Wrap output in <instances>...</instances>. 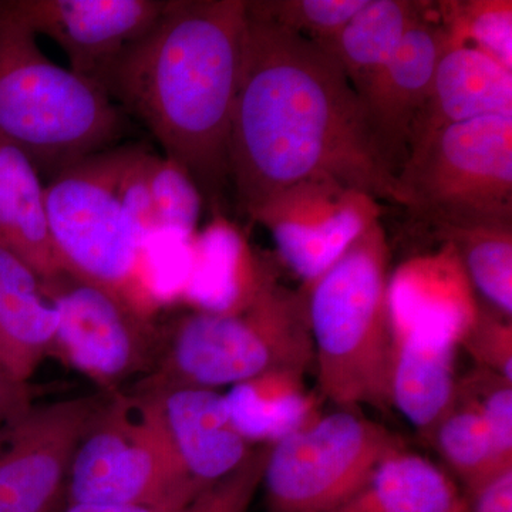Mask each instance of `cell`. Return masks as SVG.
Masks as SVG:
<instances>
[{
  "mask_svg": "<svg viewBox=\"0 0 512 512\" xmlns=\"http://www.w3.org/2000/svg\"><path fill=\"white\" fill-rule=\"evenodd\" d=\"M460 346L477 366L491 370L512 383V325L504 315L478 306L476 319L461 339Z\"/></svg>",
  "mask_w": 512,
  "mask_h": 512,
  "instance_id": "d6a6232c",
  "label": "cell"
},
{
  "mask_svg": "<svg viewBox=\"0 0 512 512\" xmlns=\"http://www.w3.org/2000/svg\"><path fill=\"white\" fill-rule=\"evenodd\" d=\"M456 392L474 403L490 430L498 457L512 466V383L476 366L457 380Z\"/></svg>",
  "mask_w": 512,
  "mask_h": 512,
  "instance_id": "4dcf8cb0",
  "label": "cell"
},
{
  "mask_svg": "<svg viewBox=\"0 0 512 512\" xmlns=\"http://www.w3.org/2000/svg\"><path fill=\"white\" fill-rule=\"evenodd\" d=\"M229 171L238 210L249 218L286 188L320 178L400 204L399 184L340 64L248 6Z\"/></svg>",
  "mask_w": 512,
  "mask_h": 512,
  "instance_id": "6da1fadb",
  "label": "cell"
},
{
  "mask_svg": "<svg viewBox=\"0 0 512 512\" xmlns=\"http://www.w3.org/2000/svg\"><path fill=\"white\" fill-rule=\"evenodd\" d=\"M195 234L158 227L141 241L131 289V305L138 313L153 319L158 309L183 301Z\"/></svg>",
  "mask_w": 512,
  "mask_h": 512,
  "instance_id": "d4e9b609",
  "label": "cell"
},
{
  "mask_svg": "<svg viewBox=\"0 0 512 512\" xmlns=\"http://www.w3.org/2000/svg\"><path fill=\"white\" fill-rule=\"evenodd\" d=\"M183 510V508H181ZM168 508L148 507V505L126 504H67L62 511L56 512H178Z\"/></svg>",
  "mask_w": 512,
  "mask_h": 512,
  "instance_id": "8d00e7d4",
  "label": "cell"
},
{
  "mask_svg": "<svg viewBox=\"0 0 512 512\" xmlns=\"http://www.w3.org/2000/svg\"><path fill=\"white\" fill-rule=\"evenodd\" d=\"M400 205L434 231L512 224V116L464 121L410 148Z\"/></svg>",
  "mask_w": 512,
  "mask_h": 512,
  "instance_id": "8992f818",
  "label": "cell"
},
{
  "mask_svg": "<svg viewBox=\"0 0 512 512\" xmlns=\"http://www.w3.org/2000/svg\"><path fill=\"white\" fill-rule=\"evenodd\" d=\"M434 16L436 6L427 3L359 96L377 151L396 180L409 156L414 120L426 101L437 62L450 43L439 8Z\"/></svg>",
  "mask_w": 512,
  "mask_h": 512,
  "instance_id": "5bb4252c",
  "label": "cell"
},
{
  "mask_svg": "<svg viewBox=\"0 0 512 512\" xmlns=\"http://www.w3.org/2000/svg\"><path fill=\"white\" fill-rule=\"evenodd\" d=\"M326 512H467V501L441 468L403 448L353 497Z\"/></svg>",
  "mask_w": 512,
  "mask_h": 512,
  "instance_id": "7402d4cb",
  "label": "cell"
},
{
  "mask_svg": "<svg viewBox=\"0 0 512 512\" xmlns=\"http://www.w3.org/2000/svg\"><path fill=\"white\" fill-rule=\"evenodd\" d=\"M467 512H512V467L464 494Z\"/></svg>",
  "mask_w": 512,
  "mask_h": 512,
  "instance_id": "e575fe53",
  "label": "cell"
},
{
  "mask_svg": "<svg viewBox=\"0 0 512 512\" xmlns=\"http://www.w3.org/2000/svg\"><path fill=\"white\" fill-rule=\"evenodd\" d=\"M127 147L107 148L63 168L45 187L47 220L64 274L131 305L143 239L121 207L117 183Z\"/></svg>",
  "mask_w": 512,
  "mask_h": 512,
  "instance_id": "ba28073f",
  "label": "cell"
},
{
  "mask_svg": "<svg viewBox=\"0 0 512 512\" xmlns=\"http://www.w3.org/2000/svg\"><path fill=\"white\" fill-rule=\"evenodd\" d=\"M32 407L28 384L0 367V429Z\"/></svg>",
  "mask_w": 512,
  "mask_h": 512,
  "instance_id": "d590c367",
  "label": "cell"
},
{
  "mask_svg": "<svg viewBox=\"0 0 512 512\" xmlns=\"http://www.w3.org/2000/svg\"><path fill=\"white\" fill-rule=\"evenodd\" d=\"M150 157L143 148L127 147L117 183L121 207L141 239L158 228L148 181Z\"/></svg>",
  "mask_w": 512,
  "mask_h": 512,
  "instance_id": "836d02e7",
  "label": "cell"
},
{
  "mask_svg": "<svg viewBox=\"0 0 512 512\" xmlns=\"http://www.w3.org/2000/svg\"><path fill=\"white\" fill-rule=\"evenodd\" d=\"M6 6L63 50L69 70L103 90L114 64L157 22L167 0H6Z\"/></svg>",
  "mask_w": 512,
  "mask_h": 512,
  "instance_id": "4fadbf2b",
  "label": "cell"
},
{
  "mask_svg": "<svg viewBox=\"0 0 512 512\" xmlns=\"http://www.w3.org/2000/svg\"><path fill=\"white\" fill-rule=\"evenodd\" d=\"M426 5L412 0H367L335 36L316 43L340 64L359 97Z\"/></svg>",
  "mask_w": 512,
  "mask_h": 512,
  "instance_id": "cb8c5ba5",
  "label": "cell"
},
{
  "mask_svg": "<svg viewBox=\"0 0 512 512\" xmlns=\"http://www.w3.org/2000/svg\"><path fill=\"white\" fill-rule=\"evenodd\" d=\"M389 245L379 221L309 286L308 316L322 397L340 409L389 410L394 330Z\"/></svg>",
  "mask_w": 512,
  "mask_h": 512,
  "instance_id": "3957f363",
  "label": "cell"
},
{
  "mask_svg": "<svg viewBox=\"0 0 512 512\" xmlns=\"http://www.w3.org/2000/svg\"><path fill=\"white\" fill-rule=\"evenodd\" d=\"M43 285L56 306L55 345L103 392L116 393L128 377L153 370L164 342L153 320L107 289L67 274Z\"/></svg>",
  "mask_w": 512,
  "mask_h": 512,
  "instance_id": "30bf717a",
  "label": "cell"
},
{
  "mask_svg": "<svg viewBox=\"0 0 512 512\" xmlns=\"http://www.w3.org/2000/svg\"><path fill=\"white\" fill-rule=\"evenodd\" d=\"M111 394L32 406L0 429V512H56L77 444Z\"/></svg>",
  "mask_w": 512,
  "mask_h": 512,
  "instance_id": "8fae6325",
  "label": "cell"
},
{
  "mask_svg": "<svg viewBox=\"0 0 512 512\" xmlns=\"http://www.w3.org/2000/svg\"><path fill=\"white\" fill-rule=\"evenodd\" d=\"M36 37L0 2V140L52 178L107 150L123 116L100 87L52 62Z\"/></svg>",
  "mask_w": 512,
  "mask_h": 512,
  "instance_id": "277c9868",
  "label": "cell"
},
{
  "mask_svg": "<svg viewBox=\"0 0 512 512\" xmlns=\"http://www.w3.org/2000/svg\"><path fill=\"white\" fill-rule=\"evenodd\" d=\"M272 278L242 232L224 215H214L195 234L194 261L183 301L198 312H241Z\"/></svg>",
  "mask_w": 512,
  "mask_h": 512,
  "instance_id": "d6986e66",
  "label": "cell"
},
{
  "mask_svg": "<svg viewBox=\"0 0 512 512\" xmlns=\"http://www.w3.org/2000/svg\"><path fill=\"white\" fill-rule=\"evenodd\" d=\"M303 377L296 370H274L225 394L231 419L249 444H274L318 419V397Z\"/></svg>",
  "mask_w": 512,
  "mask_h": 512,
  "instance_id": "603a6c76",
  "label": "cell"
},
{
  "mask_svg": "<svg viewBox=\"0 0 512 512\" xmlns=\"http://www.w3.org/2000/svg\"><path fill=\"white\" fill-rule=\"evenodd\" d=\"M458 343L427 328L394 332L390 403L426 439L456 399Z\"/></svg>",
  "mask_w": 512,
  "mask_h": 512,
  "instance_id": "ac0fdd59",
  "label": "cell"
},
{
  "mask_svg": "<svg viewBox=\"0 0 512 512\" xmlns=\"http://www.w3.org/2000/svg\"><path fill=\"white\" fill-rule=\"evenodd\" d=\"M490 116H512V70L476 47L448 43L410 134V148L434 131Z\"/></svg>",
  "mask_w": 512,
  "mask_h": 512,
  "instance_id": "2e32d148",
  "label": "cell"
},
{
  "mask_svg": "<svg viewBox=\"0 0 512 512\" xmlns=\"http://www.w3.org/2000/svg\"><path fill=\"white\" fill-rule=\"evenodd\" d=\"M269 448L271 444L252 448L232 473L205 488L178 512H248L264 478Z\"/></svg>",
  "mask_w": 512,
  "mask_h": 512,
  "instance_id": "1f68e13d",
  "label": "cell"
},
{
  "mask_svg": "<svg viewBox=\"0 0 512 512\" xmlns=\"http://www.w3.org/2000/svg\"><path fill=\"white\" fill-rule=\"evenodd\" d=\"M437 8L450 43L467 45L470 40L473 47L512 70L511 0L440 2Z\"/></svg>",
  "mask_w": 512,
  "mask_h": 512,
  "instance_id": "83f0119b",
  "label": "cell"
},
{
  "mask_svg": "<svg viewBox=\"0 0 512 512\" xmlns=\"http://www.w3.org/2000/svg\"><path fill=\"white\" fill-rule=\"evenodd\" d=\"M393 330L427 328L451 336L458 346L478 312L473 284L456 249L406 262L389 279Z\"/></svg>",
  "mask_w": 512,
  "mask_h": 512,
  "instance_id": "e0dca14e",
  "label": "cell"
},
{
  "mask_svg": "<svg viewBox=\"0 0 512 512\" xmlns=\"http://www.w3.org/2000/svg\"><path fill=\"white\" fill-rule=\"evenodd\" d=\"M148 181L158 227L195 234L204 198L190 174L171 158L151 154Z\"/></svg>",
  "mask_w": 512,
  "mask_h": 512,
  "instance_id": "f546056e",
  "label": "cell"
},
{
  "mask_svg": "<svg viewBox=\"0 0 512 512\" xmlns=\"http://www.w3.org/2000/svg\"><path fill=\"white\" fill-rule=\"evenodd\" d=\"M466 487L476 490L507 466L498 457L487 424L471 400L456 392L450 409L426 437Z\"/></svg>",
  "mask_w": 512,
  "mask_h": 512,
  "instance_id": "484cf974",
  "label": "cell"
},
{
  "mask_svg": "<svg viewBox=\"0 0 512 512\" xmlns=\"http://www.w3.org/2000/svg\"><path fill=\"white\" fill-rule=\"evenodd\" d=\"M367 0H247L248 9L296 35L325 42L335 36Z\"/></svg>",
  "mask_w": 512,
  "mask_h": 512,
  "instance_id": "f1b7e54d",
  "label": "cell"
},
{
  "mask_svg": "<svg viewBox=\"0 0 512 512\" xmlns=\"http://www.w3.org/2000/svg\"><path fill=\"white\" fill-rule=\"evenodd\" d=\"M402 437L356 409L319 416L271 444L262 484L271 512H326L348 501Z\"/></svg>",
  "mask_w": 512,
  "mask_h": 512,
  "instance_id": "9c48e42d",
  "label": "cell"
},
{
  "mask_svg": "<svg viewBox=\"0 0 512 512\" xmlns=\"http://www.w3.org/2000/svg\"><path fill=\"white\" fill-rule=\"evenodd\" d=\"M436 234L456 249L474 288L511 319L512 224L440 229Z\"/></svg>",
  "mask_w": 512,
  "mask_h": 512,
  "instance_id": "4316f807",
  "label": "cell"
},
{
  "mask_svg": "<svg viewBox=\"0 0 512 512\" xmlns=\"http://www.w3.org/2000/svg\"><path fill=\"white\" fill-rule=\"evenodd\" d=\"M0 367H3V369H5V366H3V360H2V350H0ZM6 372H8V370H6Z\"/></svg>",
  "mask_w": 512,
  "mask_h": 512,
  "instance_id": "74e56055",
  "label": "cell"
},
{
  "mask_svg": "<svg viewBox=\"0 0 512 512\" xmlns=\"http://www.w3.org/2000/svg\"><path fill=\"white\" fill-rule=\"evenodd\" d=\"M379 201L329 178L279 192L251 218L271 231L279 255L311 286L379 221Z\"/></svg>",
  "mask_w": 512,
  "mask_h": 512,
  "instance_id": "7c38bea8",
  "label": "cell"
},
{
  "mask_svg": "<svg viewBox=\"0 0 512 512\" xmlns=\"http://www.w3.org/2000/svg\"><path fill=\"white\" fill-rule=\"evenodd\" d=\"M57 311L42 279L0 245V350L3 366L20 382L55 345Z\"/></svg>",
  "mask_w": 512,
  "mask_h": 512,
  "instance_id": "ffe728a7",
  "label": "cell"
},
{
  "mask_svg": "<svg viewBox=\"0 0 512 512\" xmlns=\"http://www.w3.org/2000/svg\"><path fill=\"white\" fill-rule=\"evenodd\" d=\"M313 363L308 299L272 278L244 311H195L178 320L137 392L214 390L274 370L306 373Z\"/></svg>",
  "mask_w": 512,
  "mask_h": 512,
  "instance_id": "5b68a950",
  "label": "cell"
},
{
  "mask_svg": "<svg viewBox=\"0 0 512 512\" xmlns=\"http://www.w3.org/2000/svg\"><path fill=\"white\" fill-rule=\"evenodd\" d=\"M150 394L157 397L175 456L198 493L232 473L255 447L241 436L225 396L215 390L180 387Z\"/></svg>",
  "mask_w": 512,
  "mask_h": 512,
  "instance_id": "9a60e30c",
  "label": "cell"
},
{
  "mask_svg": "<svg viewBox=\"0 0 512 512\" xmlns=\"http://www.w3.org/2000/svg\"><path fill=\"white\" fill-rule=\"evenodd\" d=\"M198 494L175 456L157 397L111 394L74 451L67 504L181 510Z\"/></svg>",
  "mask_w": 512,
  "mask_h": 512,
  "instance_id": "52a82bcc",
  "label": "cell"
},
{
  "mask_svg": "<svg viewBox=\"0 0 512 512\" xmlns=\"http://www.w3.org/2000/svg\"><path fill=\"white\" fill-rule=\"evenodd\" d=\"M247 0H167L121 55L103 90L136 116L222 214Z\"/></svg>",
  "mask_w": 512,
  "mask_h": 512,
  "instance_id": "7a4b0ae2",
  "label": "cell"
},
{
  "mask_svg": "<svg viewBox=\"0 0 512 512\" xmlns=\"http://www.w3.org/2000/svg\"><path fill=\"white\" fill-rule=\"evenodd\" d=\"M0 245L43 282L64 274L47 220L45 185L19 148L0 140Z\"/></svg>",
  "mask_w": 512,
  "mask_h": 512,
  "instance_id": "44dd1931",
  "label": "cell"
}]
</instances>
